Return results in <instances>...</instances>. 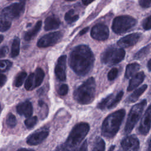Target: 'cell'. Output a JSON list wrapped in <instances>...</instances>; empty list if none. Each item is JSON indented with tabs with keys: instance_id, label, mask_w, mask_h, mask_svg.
<instances>
[{
	"instance_id": "f546056e",
	"label": "cell",
	"mask_w": 151,
	"mask_h": 151,
	"mask_svg": "<svg viewBox=\"0 0 151 151\" xmlns=\"http://www.w3.org/2000/svg\"><path fill=\"white\" fill-rule=\"evenodd\" d=\"M123 91H119L117 95L116 96V97L112 99V100L111 101V102L110 103V104H109L107 108L109 109H111L113 107H114L121 100L123 96Z\"/></svg>"
},
{
	"instance_id": "d6a6232c",
	"label": "cell",
	"mask_w": 151,
	"mask_h": 151,
	"mask_svg": "<svg viewBox=\"0 0 151 151\" xmlns=\"http://www.w3.org/2000/svg\"><path fill=\"white\" fill-rule=\"evenodd\" d=\"M12 63L8 60H2L1 61L0 70L1 73L5 72L8 70L12 66Z\"/></svg>"
},
{
	"instance_id": "1f68e13d",
	"label": "cell",
	"mask_w": 151,
	"mask_h": 151,
	"mask_svg": "<svg viewBox=\"0 0 151 151\" xmlns=\"http://www.w3.org/2000/svg\"><path fill=\"white\" fill-rule=\"evenodd\" d=\"M37 117L33 116V117H28L24 122L25 126L28 129H31L37 124Z\"/></svg>"
},
{
	"instance_id": "836d02e7",
	"label": "cell",
	"mask_w": 151,
	"mask_h": 151,
	"mask_svg": "<svg viewBox=\"0 0 151 151\" xmlns=\"http://www.w3.org/2000/svg\"><path fill=\"white\" fill-rule=\"evenodd\" d=\"M11 22L9 20L1 19V31L4 32L7 31L11 27Z\"/></svg>"
},
{
	"instance_id": "8fae6325",
	"label": "cell",
	"mask_w": 151,
	"mask_h": 151,
	"mask_svg": "<svg viewBox=\"0 0 151 151\" xmlns=\"http://www.w3.org/2000/svg\"><path fill=\"white\" fill-rule=\"evenodd\" d=\"M91 36L96 40L100 41H105L109 36V28L103 24H97L92 28Z\"/></svg>"
},
{
	"instance_id": "c3c4849f",
	"label": "cell",
	"mask_w": 151,
	"mask_h": 151,
	"mask_svg": "<svg viewBox=\"0 0 151 151\" xmlns=\"http://www.w3.org/2000/svg\"><path fill=\"white\" fill-rule=\"evenodd\" d=\"M3 39H4V36H3L2 35H1V41H0V42H2Z\"/></svg>"
},
{
	"instance_id": "7bdbcfd3",
	"label": "cell",
	"mask_w": 151,
	"mask_h": 151,
	"mask_svg": "<svg viewBox=\"0 0 151 151\" xmlns=\"http://www.w3.org/2000/svg\"><path fill=\"white\" fill-rule=\"evenodd\" d=\"M147 150H151V137L148 140L147 145Z\"/></svg>"
},
{
	"instance_id": "60d3db41",
	"label": "cell",
	"mask_w": 151,
	"mask_h": 151,
	"mask_svg": "<svg viewBox=\"0 0 151 151\" xmlns=\"http://www.w3.org/2000/svg\"><path fill=\"white\" fill-rule=\"evenodd\" d=\"M79 150H87V140L84 141V143L82 144L81 147L78 149Z\"/></svg>"
},
{
	"instance_id": "f35d334b",
	"label": "cell",
	"mask_w": 151,
	"mask_h": 151,
	"mask_svg": "<svg viewBox=\"0 0 151 151\" xmlns=\"http://www.w3.org/2000/svg\"><path fill=\"white\" fill-rule=\"evenodd\" d=\"M8 47L6 46H2L1 48V50H0V57L1 58H2L4 57H5L6 54L8 53Z\"/></svg>"
},
{
	"instance_id": "603a6c76",
	"label": "cell",
	"mask_w": 151,
	"mask_h": 151,
	"mask_svg": "<svg viewBox=\"0 0 151 151\" xmlns=\"http://www.w3.org/2000/svg\"><path fill=\"white\" fill-rule=\"evenodd\" d=\"M34 76H35V86L36 88L38 87L40 85H41V84L42 83L45 76V74L42 69L38 67L35 70L34 72Z\"/></svg>"
},
{
	"instance_id": "e575fe53",
	"label": "cell",
	"mask_w": 151,
	"mask_h": 151,
	"mask_svg": "<svg viewBox=\"0 0 151 151\" xmlns=\"http://www.w3.org/2000/svg\"><path fill=\"white\" fill-rule=\"evenodd\" d=\"M118 73H119V70L117 68H111L109 72L107 74V78L108 80L110 81H113L118 76Z\"/></svg>"
},
{
	"instance_id": "4fadbf2b",
	"label": "cell",
	"mask_w": 151,
	"mask_h": 151,
	"mask_svg": "<svg viewBox=\"0 0 151 151\" xmlns=\"http://www.w3.org/2000/svg\"><path fill=\"white\" fill-rule=\"evenodd\" d=\"M66 60L67 56L63 55L60 56L57 60L55 67V74L59 81H64L66 79Z\"/></svg>"
},
{
	"instance_id": "83f0119b",
	"label": "cell",
	"mask_w": 151,
	"mask_h": 151,
	"mask_svg": "<svg viewBox=\"0 0 151 151\" xmlns=\"http://www.w3.org/2000/svg\"><path fill=\"white\" fill-rule=\"evenodd\" d=\"M113 99V94H111L107 96L106 97L104 98L103 100H101L97 104V108L100 110H104L106 107H108L109 104Z\"/></svg>"
},
{
	"instance_id": "277c9868",
	"label": "cell",
	"mask_w": 151,
	"mask_h": 151,
	"mask_svg": "<svg viewBox=\"0 0 151 151\" xmlns=\"http://www.w3.org/2000/svg\"><path fill=\"white\" fill-rule=\"evenodd\" d=\"M96 88L95 79L90 77L74 91V99L79 104H90L94 99Z\"/></svg>"
},
{
	"instance_id": "52a82bcc",
	"label": "cell",
	"mask_w": 151,
	"mask_h": 151,
	"mask_svg": "<svg viewBox=\"0 0 151 151\" xmlns=\"http://www.w3.org/2000/svg\"><path fill=\"white\" fill-rule=\"evenodd\" d=\"M137 21L132 17L128 15H122L116 17L112 24V30L116 34H123L136 24Z\"/></svg>"
},
{
	"instance_id": "6da1fadb",
	"label": "cell",
	"mask_w": 151,
	"mask_h": 151,
	"mask_svg": "<svg viewBox=\"0 0 151 151\" xmlns=\"http://www.w3.org/2000/svg\"><path fill=\"white\" fill-rule=\"evenodd\" d=\"M94 62L93 53L86 45L76 46L70 54V66L74 72L80 76L88 74L93 67Z\"/></svg>"
},
{
	"instance_id": "ab89813d",
	"label": "cell",
	"mask_w": 151,
	"mask_h": 151,
	"mask_svg": "<svg viewBox=\"0 0 151 151\" xmlns=\"http://www.w3.org/2000/svg\"><path fill=\"white\" fill-rule=\"evenodd\" d=\"M6 80H7V78H6V76L3 74H1V81H0V84H1V87L6 82Z\"/></svg>"
},
{
	"instance_id": "2e32d148",
	"label": "cell",
	"mask_w": 151,
	"mask_h": 151,
	"mask_svg": "<svg viewBox=\"0 0 151 151\" xmlns=\"http://www.w3.org/2000/svg\"><path fill=\"white\" fill-rule=\"evenodd\" d=\"M17 112L21 116H24L26 117H29L32 113V106L31 103L26 100L17 106Z\"/></svg>"
},
{
	"instance_id": "cb8c5ba5",
	"label": "cell",
	"mask_w": 151,
	"mask_h": 151,
	"mask_svg": "<svg viewBox=\"0 0 151 151\" xmlns=\"http://www.w3.org/2000/svg\"><path fill=\"white\" fill-rule=\"evenodd\" d=\"M150 44H149L145 47H143L140 50H139L133 56V58L136 60H140L145 57L149 52L150 50Z\"/></svg>"
},
{
	"instance_id": "74e56055",
	"label": "cell",
	"mask_w": 151,
	"mask_h": 151,
	"mask_svg": "<svg viewBox=\"0 0 151 151\" xmlns=\"http://www.w3.org/2000/svg\"><path fill=\"white\" fill-rule=\"evenodd\" d=\"M139 3L144 8H147L151 6V0H139Z\"/></svg>"
},
{
	"instance_id": "30bf717a",
	"label": "cell",
	"mask_w": 151,
	"mask_h": 151,
	"mask_svg": "<svg viewBox=\"0 0 151 151\" xmlns=\"http://www.w3.org/2000/svg\"><path fill=\"white\" fill-rule=\"evenodd\" d=\"M48 129L47 127H42L30 134L27 139V143L31 146L37 145L42 143L48 137Z\"/></svg>"
},
{
	"instance_id": "f6af8a7d",
	"label": "cell",
	"mask_w": 151,
	"mask_h": 151,
	"mask_svg": "<svg viewBox=\"0 0 151 151\" xmlns=\"http://www.w3.org/2000/svg\"><path fill=\"white\" fill-rule=\"evenodd\" d=\"M94 0H82V2L84 5H88L90 3H91Z\"/></svg>"
},
{
	"instance_id": "484cf974",
	"label": "cell",
	"mask_w": 151,
	"mask_h": 151,
	"mask_svg": "<svg viewBox=\"0 0 151 151\" xmlns=\"http://www.w3.org/2000/svg\"><path fill=\"white\" fill-rule=\"evenodd\" d=\"M79 18L78 15L74 14V9L69 10L65 15V20L68 24H72L76 22Z\"/></svg>"
},
{
	"instance_id": "bcb514c9",
	"label": "cell",
	"mask_w": 151,
	"mask_h": 151,
	"mask_svg": "<svg viewBox=\"0 0 151 151\" xmlns=\"http://www.w3.org/2000/svg\"><path fill=\"white\" fill-rule=\"evenodd\" d=\"M148 94H149V96H150V97L151 98V86H150V89H149V91Z\"/></svg>"
},
{
	"instance_id": "ba28073f",
	"label": "cell",
	"mask_w": 151,
	"mask_h": 151,
	"mask_svg": "<svg viewBox=\"0 0 151 151\" xmlns=\"http://www.w3.org/2000/svg\"><path fill=\"white\" fill-rule=\"evenodd\" d=\"M25 0H21L19 2L12 4L5 8L1 12V19L11 20L20 17L25 9Z\"/></svg>"
},
{
	"instance_id": "d590c367",
	"label": "cell",
	"mask_w": 151,
	"mask_h": 151,
	"mask_svg": "<svg viewBox=\"0 0 151 151\" xmlns=\"http://www.w3.org/2000/svg\"><path fill=\"white\" fill-rule=\"evenodd\" d=\"M142 27L145 30L151 29V15L146 17L142 22Z\"/></svg>"
},
{
	"instance_id": "9a60e30c",
	"label": "cell",
	"mask_w": 151,
	"mask_h": 151,
	"mask_svg": "<svg viewBox=\"0 0 151 151\" xmlns=\"http://www.w3.org/2000/svg\"><path fill=\"white\" fill-rule=\"evenodd\" d=\"M139 140L134 135L127 136L121 142V146L125 150H137L139 149Z\"/></svg>"
},
{
	"instance_id": "8d00e7d4",
	"label": "cell",
	"mask_w": 151,
	"mask_h": 151,
	"mask_svg": "<svg viewBox=\"0 0 151 151\" xmlns=\"http://www.w3.org/2000/svg\"><path fill=\"white\" fill-rule=\"evenodd\" d=\"M68 87L67 84H63L59 87L57 90V93L60 96H64L68 93Z\"/></svg>"
},
{
	"instance_id": "5b68a950",
	"label": "cell",
	"mask_w": 151,
	"mask_h": 151,
	"mask_svg": "<svg viewBox=\"0 0 151 151\" xmlns=\"http://www.w3.org/2000/svg\"><path fill=\"white\" fill-rule=\"evenodd\" d=\"M125 54L122 47H109L102 52L101 61L104 64L113 65L121 62L124 58Z\"/></svg>"
},
{
	"instance_id": "3957f363",
	"label": "cell",
	"mask_w": 151,
	"mask_h": 151,
	"mask_svg": "<svg viewBox=\"0 0 151 151\" xmlns=\"http://www.w3.org/2000/svg\"><path fill=\"white\" fill-rule=\"evenodd\" d=\"M90 130L87 123H79L75 125L71 130L65 142L59 146L57 150H72L77 147L85 138Z\"/></svg>"
},
{
	"instance_id": "b9f144b4",
	"label": "cell",
	"mask_w": 151,
	"mask_h": 151,
	"mask_svg": "<svg viewBox=\"0 0 151 151\" xmlns=\"http://www.w3.org/2000/svg\"><path fill=\"white\" fill-rule=\"evenodd\" d=\"M88 30V27H86V28H83L80 32V35H82L83 34H84L85 33H86Z\"/></svg>"
},
{
	"instance_id": "681fc988",
	"label": "cell",
	"mask_w": 151,
	"mask_h": 151,
	"mask_svg": "<svg viewBox=\"0 0 151 151\" xmlns=\"http://www.w3.org/2000/svg\"><path fill=\"white\" fill-rule=\"evenodd\" d=\"M66 1H74V0H65Z\"/></svg>"
},
{
	"instance_id": "e0dca14e",
	"label": "cell",
	"mask_w": 151,
	"mask_h": 151,
	"mask_svg": "<svg viewBox=\"0 0 151 151\" xmlns=\"http://www.w3.org/2000/svg\"><path fill=\"white\" fill-rule=\"evenodd\" d=\"M145 78V74L143 71L137 73L130 80L127 90L128 91H130L137 88L143 81Z\"/></svg>"
},
{
	"instance_id": "7402d4cb",
	"label": "cell",
	"mask_w": 151,
	"mask_h": 151,
	"mask_svg": "<svg viewBox=\"0 0 151 151\" xmlns=\"http://www.w3.org/2000/svg\"><path fill=\"white\" fill-rule=\"evenodd\" d=\"M20 50V41L18 38L14 39L11 50V56L12 58H15L19 54Z\"/></svg>"
},
{
	"instance_id": "d4e9b609",
	"label": "cell",
	"mask_w": 151,
	"mask_h": 151,
	"mask_svg": "<svg viewBox=\"0 0 151 151\" xmlns=\"http://www.w3.org/2000/svg\"><path fill=\"white\" fill-rule=\"evenodd\" d=\"M25 88L27 90H31L35 88L34 73H31L25 80Z\"/></svg>"
},
{
	"instance_id": "7a4b0ae2",
	"label": "cell",
	"mask_w": 151,
	"mask_h": 151,
	"mask_svg": "<svg viewBox=\"0 0 151 151\" xmlns=\"http://www.w3.org/2000/svg\"><path fill=\"white\" fill-rule=\"evenodd\" d=\"M125 114L124 109H120L107 116L102 124L101 134L106 138H113L119 130Z\"/></svg>"
},
{
	"instance_id": "8992f818",
	"label": "cell",
	"mask_w": 151,
	"mask_h": 151,
	"mask_svg": "<svg viewBox=\"0 0 151 151\" xmlns=\"http://www.w3.org/2000/svg\"><path fill=\"white\" fill-rule=\"evenodd\" d=\"M146 104V100H143L132 107L129 111L124 127L125 134L130 133L133 129L135 125L140 119Z\"/></svg>"
},
{
	"instance_id": "4316f807",
	"label": "cell",
	"mask_w": 151,
	"mask_h": 151,
	"mask_svg": "<svg viewBox=\"0 0 151 151\" xmlns=\"http://www.w3.org/2000/svg\"><path fill=\"white\" fill-rule=\"evenodd\" d=\"M26 77H27L26 72L21 71V72L19 73L15 78L14 85L17 87H21Z\"/></svg>"
},
{
	"instance_id": "f1b7e54d",
	"label": "cell",
	"mask_w": 151,
	"mask_h": 151,
	"mask_svg": "<svg viewBox=\"0 0 151 151\" xmlns=\"http://www.w3.org/2000/svg\"><path fill=\"white\" fill-rule=\"evenodd\" d=\"M92 150H96V151L105 150V143L101 137H97L95 139Z\"/></svg>"
},
{
	"instance_id": "ac0fdd59",
	"label": "cell",
	"mask_w": 151,
	"mask_h": 151,
	"mask_svg": "<svg viewBox=\"0 0 151 151\" xmlns=\"http://www.w3.org/2000/svg\"><path fill=\"white\" fill-rule=\"evenodd\" d=\"M60 19L54 16L47 17L44 22V29L45 31H50L58 28L60 25Z\"/></svg>"
},
{
	"instance_id": "5bb4252c",
	"label": "cell",
	"mask_w": 151,
	"mask_h": 151,
	"mask_svg": "<svg viewBox=\"0 0 151 151\" xmlns=\"http://www.w3.org/2000/svg\"><path fill=\"white\" fill-rule=\"evenodd\" d=\"M141 37L139 32L132 33L120 38L117 41V45L122 48H128L134 45Z\"/></svg>"
},
{
	"instance_id": "d6986e66",
	"label": "cell",
	"mask_w": 151,
	"mask_h": 151,
	"mask_svg": "<svg viewBox=\"0 0 151 151\" xmlns=\"http://www.w3.org/2000/svg\"><path fill=\"white\" fill-rule=\"evenodd\" d=\"M147 87V84H144V85L142 86L141 87H140L139 88L133 91V93L126 99V102L127 103H134V102L138 100V99L139 98V97L146 90Z\"/></svg>"
},
{
	"instance_id": "9c48e42d",
	"label": "cell",
	"mask_w": 151,
	"mask_h": 151,
	"mask_svg": "<svg viewBox=\"0 0 151 151\" xmlns=\"http://www.w3.org/2000/svg\"><path fill=\"white\" fill-rule=\"evenodd\" d=\"M63 34L60 31L50 32L41 37L37 41V46L39 48H46L52 46L60 41Z\"/></svg>"
},
{
	"instance_id": "7dc6e473",
	"label": "cell",
	"mask_w": 151,
	"mask_h": 151,
	"mask_svg": "<svg viewBox=\"0 0 151 151\" xmlns=\"http://www.w3.org/2000/svg\"><path fill=\"white\" fill-rule=\"evenodd\" d=\"M114 147H115L114 146H111V147L109 148V150H113V149H114Z\"/></svg>"
},
{
	"instance_id": "44dd1931",
	"label": "cell",
	"mask_w": 151,
	"mask_h": 151,
	"mask_svg": "<svg viewBox=\"0 0 151 151\" xmlns=\"http://www.w3.org/2000/svg\"><path fill=\"white\" fill-rule=\"evenodd\" d=\"M140 69V65L137 63H133L127 65L124 76L126 78H130L136 74Z\"/></svg>"
},
{
	"instance_id": "ee69618b",
	"label": "cell",
	"mask_w": 151,
	"mask_h": 151,
	"mask_svg": "<svg viewBox=\"0 0 151 151\" xmlns=\"http://www.w3.org/2000/svg\"><path fill=\"white\" fill-rule=\"evenodd\" d=\"M147 67L148 70L151 72V58L148 61V62L147 63Z\"/></svg>"
},
{
	"instance_id": "7c38bea8",
	"label": "cell",
	"mask_w": 151,
	"mask_h": 151,
	"mask_svg": "<svg viewBox=\"0 0 151 151\" xmlns=\"http://www.w3.org/2000/svg\"><path fill=\"white\" fill-rule=\"evenodd\" d=\"M151 127V104L147 107L143 116L138 127V132L142 135H146Z\"/></svg>"
},
{
	"instance_id": "4dcf8cb0",
	"label": "cell",
	"mask_w": 151,
	"mask_h": 151,
	"mask_svg": "<svg viewBox=\"0 0 151 151\" xmlns=\"http://www.w3.org/2000/svg\"><path fill=\"white\" fill-rule=\"evenodd\" d=\"M6 124L10 128L14 127L17 124V119L11 113H8L6 119Z\"/></svg>"
},
{
	"instance_id": "ffe728a7",
	"label": "cell",
	"mask_w": 151,
	"mask_h": 151,
	"mask_svg": "<svg viewBox=\"0 0 151 151\" xmlns=\"http://www.w3.org/2000/svg\"><path fill=\"white\" fill-rule=\"evenodd\" d=\"M41 25H42L41 21H38L32 29L25 32L24 35V40L27 41H29L31 40L32 38H34L35 36L38 34L39 31L40 30Z\"/></svg>"
}]
</instances>
